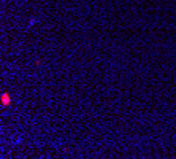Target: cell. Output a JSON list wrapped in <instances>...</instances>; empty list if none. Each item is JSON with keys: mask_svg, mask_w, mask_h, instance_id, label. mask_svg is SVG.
<instances>
[{"mask_svg": "<svg viewBox=\"0 0 176 159\" xmlns=\"http://www.w3.org/2000/svg\"><path fill=\"white\" fill-rule=\"evenodd\" d=\"M8 100H10V97H8V94H3V96H2V104H3V107H5V105H8Z\"/></svg>", "mask_w": 176, "mask_h": 159, "instance_id": "1", "label": "cell"}]
</instances>
